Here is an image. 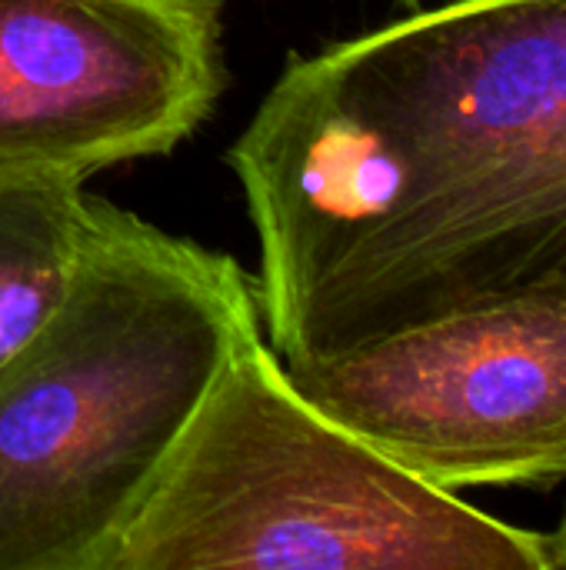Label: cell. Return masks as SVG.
Wrapping results in <instances>:
<instances>
[{
    "label": "cell",
    "mask_w": 566,
    "mask_h": 570,
    "mask_svg": "<svg viewBox=\"0 0 566 570\" xmlns=\"http://www.w3.org/2000/svg\"><path fill=\"white\" fill-rule=\"evenodd\" d=\"M284 367L440 491L566 481V291L450 307Z\"/></svg>",
    "instance_id": "cell-4"
},
{
    "label": "cell",
    "mask_w": 566,
    "mask_h": 570,
    "mask_svg": "<svg viewBox=\"0 0 566 570\" xmlns=\"http://www.w3.org/2000/svg\"><path fill=\"white\" fill-rule=\"evenodd\" d=\"M404 10H417V7H424V0H397Z\"/></svg>",
    "instance_id": "cell-8"
},
{
    "label": "cell",
    "mask_w": 566,
    "mask_h": 570,
    "mask_svg": "<svg viewBox=\"0 0 566 570\" xmlns=\"http://www.w3.org/2000/svg\"><path fill=\"white\" fill-rule=\"evenodd\" d=\"M107 570H550L544 534L410 474L247 331Z\"/></svg>",
    "instance_id": "cell-3"
},
{
    "label": "cell",
    "mask_w": 566,
    "mask_h": 570,
    "mask_svg": "<svg viewBox=\"0 0 566 570\" xmlns=\"http://www.w3.org/2000/svg\"><path fill=\"white\" fill-rule=\"evenodd\" d=\"M220 0H0V177L177 150L224 87Z\"/></svg>",
    "instance_id": "cell-5"
},
{
    "label": "cell",
    "mask_w": 566,
    "mask_h": 570,
    "mask_svg": "<svg viewBox=\"0 0 566 570\" xmlns=\"http://www.w3.org/2000/svg\"><path fill=\"white\" fill-rule=\"evenodd\" d=\"M227 164L284 364L566 291V0H447L290 57Z\"/></svg>",
    "instance_id": "cell-1"
},
{
    "label": "cell",
    "mask_w": 566,
    "mask_h": 570,
    "mask_svg": "<svg viewBox=\"0 0 566 570\" xmlns=\"http://www.w3.org/2000/svg\"><path fill=\"white\" fill-rule=\"evenodd\" d=\"M544 544H547V568L566 570V511L560 524L550 534H544Z\"/></svg>",
    "instance_id": "cell-7"
},
{
    "label": "cell",
    "mask_w": 566,
    "mask_h": 570,
    "mask_svg": "<svg viewBox=\"0 0 566 570\" xmlns=\"http://www.w3.org/2000/svg\"><path fill=\"white\" fill-rule=\"evenodd\" d=\"M254 327L230 254L103 200L63 304L0 367V570H107Z\"/></svg>",
    "instance_id": "cell-2"
},
{
    "label": "cell",
    "mask_w": 566,
    "mask_h": 570,
    "mask_svg": "<svg viewBox=\"0 0 566 570\" xmlns=\"http://www.w3.org/2000/svg\"><path fill=\"white\" fill-rule=\"evenodd\" d=\"M100 207L73 177H0V367L63 304Z\"/></svg>",
    "instance_id": "cell-6"
}]
</instances>
